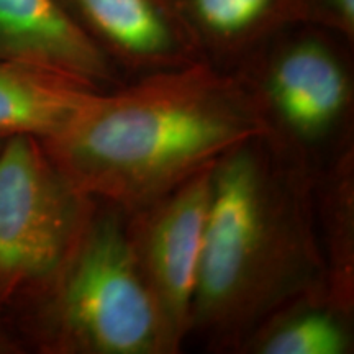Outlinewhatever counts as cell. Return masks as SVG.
Here are the masks:
<instances>
[{
    "label": "cell",
    "mask_w": 354,
    "mask_h": 354,
    "mask_svg": "<svg viewBox=\"0 0 354 354\" xmlns=\"http://www.w3.org/2000/svg\"><path fill=\"white\" fill-rule=\"evenodd\" d=\"M272 131L253 88L198 59L102 91L41 141L82 196L133 214L236 146Z\"/></svg>",
    "instance_id": "obj_1"
},
{
    "label": "cell",
    "mask_w": 354,
    "mask_h": 354,
    "mask_svg": "<svg viewBox=\"0 0 354 354\" xmlns=\"http://www.w3.org/2000/svg\"><path fill=\"white\" fill-rule=\"evenodd\" d=\"M214 166L133 212L128 223L136 258L174 351L190 333Z\"/></svg>",
    "instance_id": "obj_6"
},
{
    "label": "cell",
    "mask_w": 354,
    "mask_h": 354,
    "mask_svg": "<svg viewBox=\"0 0 354 354\" xmlns=\"http://www.w3.org/2000/svg\"><path fill=\"white\" fill-rule=\"evenodd\" d=\"M299 177L274 131L216 161L190 331L230 344L308 290L322 261Z\"/></svg>",
    "instance_id": "obj_2"
},
{
    "label": "cell",
    "mask_w": 354,
    "mask_h": 354,
    "mask_svg": "<svg viewBox=\"0 0 354 354\" xmlns=\"http://www.w3.org/2000/svg\"><path fill=\"white\" fill-rule=\"evenodd\" d=\"M2 138H3V136H0V141H2Z\"/></svg>",
    "instance_id": "obj_14"
},
{
    "label": "cell",
    "mask_w": 354,
    "mask_h": 354,
    "mask_svg": "<svg viewBox=\"0 0 354 354\" xmlns=\"http://www.w3.org/2000/svg\"><path fill=\"white\" fill-rule=\"evenodd\" d=\"M297 21L320 26L353 43L354 0H299Z\"/></svg>",
    "instance_id": "obj_12"
},
{
    "label": "cell",
    "mask_w": 354,
    "mask_h": 354,
    "mask_svg": "<svg viewBox=\"0 0 354 354\" xmlns=\"http://www.w3.org/2000/svg\"><path fill=\"white\" fill-rule=\"evenodd\" d=\"M202 59L234 63L290 21L299 0H167Z\"/></svg>",
    "instance_id": "obj_10"
},
{
    "label": "cell",
    "mask_w": 354,
    "mask_h": 354,
    "mask_svg": "<svg viewBox=\"0 0 354 354\" xmlns=\"http://www.w3.org/2000/svg\"><path fill=\"white\" fill-rule=\"evenodd\" d=\"M112 63L156 73L202 59L167 0H61Z\"/></svg>",
    "instance_id": "obj_7"
},
{
    "label": "cell",
    "mask_w": 354,
    "mask_h": 354,
    "mask_svg": "<svg viewBox=\"0 0 354 354\" xmlns=\"http://www.w3.org/2000/svg\"><path fill=\"white\" fill-rule=\"evenodd\" d=\"M0 63L56 69L104 91L120 77L61 0H0Z\"/></svg>",
    "instance_id": "obj_8"
},
{
    "label": "cell",
    "mask_w": 354,
    "mask_h": 354,
    "mask_svg": "<svg viewBox=\"0 0 354 354\" xmlns=\"http://www.w3.org/2000/svg\"><path fill=\"white\" fill-rule=\"evenodd\" d=\"M95 201L82 196L30 135L0 141V307L37 299L68 259Z\"/></svg>",
    "instance_id": "obj_4"
},
{
    "label": "cell",
    "mask_w": 354,
    "mask_h": 354,
    "mask_svg": "<svg viewBox=\"0 0 354 354\" xmlns=\"http://www.w3.org/2000/svg\"><path fill=\"white\" fill-rule=\"evenodd\" d=\"M95 203L41 294L13 313L26 349L48 354L174 351L117 207Z\"/></svg>",
    "instance_id": "obj_3"
},
{
    "label": "cell",
    "mask_w": 354,
    "mask_h": 354,
    "mask_svg": "<svg viewBox=\"0 0 354 354\" xmlns=\"http://www.w3.org/2000/svg\"><path fill=\"white\" fill-rule=\"evenodd\" d=\"M256 348L263 354H343L349 349V335L335 308L310 304L268 326Z\"/></svg>",
    "instance_id": "obj_11"
},
{
    "label": "cell",
    "mask_w": 354,
    "mask_h": 354,
    "mask_svg": "<svg viewBox=\"0 0 354 354\" xmlns=\"http://www.w3.org/2000/svg\"><path fill=\"white\" fill-rule=\"evenodd\" d=\"M346 38L290 21L238 61V76L300 141L323 140L344 117L351 100Z\"/></svg>",
    "instance_id": "obj_5"
},
{
    "label": "cell",
    "mask_w": 354,
    "mask_h": 354,
    "mask_svg": "<svg viewBox=\"0 0 354 354\" xmlns=\"http://www.w3.org/2000/svg\"><path fill=\"white\" fill-rule=\"evenodd\" d=\"M28 351L19 326L7 310L0 307V354H19Z\"/></svg>",
    "instance_id": "obj_13"
},
{
    "label": "cell",
    "mask_w": 354,
    "mask_h": 354,
    "mask_svg": "<svg viewBox=\"0 0 354 354\" xmlns=\"http://www.w3.org/2000/svg\"><path fill=\"white\" fill-rule=\"evenodd\" d=\"M102 91L56 69L0 63V136L51 138Z\"/></svg>",
    "instance_id": "obj_9"
}]
</instances>
